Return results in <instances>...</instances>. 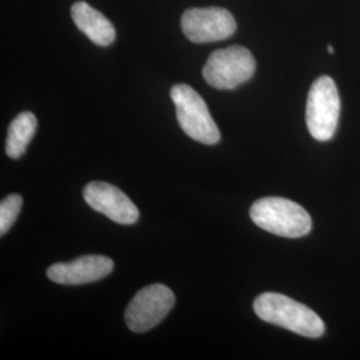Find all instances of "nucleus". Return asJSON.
Here are the masks:
<instances>
[{
  "label": "nucleus",
  "instance_id": "obj_1",
  "mask_svg": "<svg viewBox=\"0 0 360 360\" xmlns=\"http://www.w3.org/2000/svg\"><path fill=\"white\" fill-rule=\"evenodd\" d=\"M254 311L262 321L306 338H321L326 331L324 323L315 311L283 294L264 292L257 296Z\"/></svg>",
  "mask_w": 360,
  "mask_h": 360
},
{
  "label": "nucleus",
  "instance_id": "obj_2",
  "mask_svg": "<svg viewBox=\"0 0 360 360\" xmlns=\"http://www.w3.org/2000/svg\"><path fill=\"white\" fill-rule=\"evenodd\" d=\"M250 217L257 227L283 238H302L312 227L311 217L303 207L278 196L257 200L251 206Z\"/></svg>",
  "mask_w": 360,
  "mask_h": 360
},
{
  "label": "nucleus",
  "instance_id": "obj_3",
  "mask_svg": "<svg viewBox=\"0 0 360 360\" xmlns=\"http://www.w3.org/2000/svg\"><path fill=\"white\" fill-rule=\"evenodd\" d=\"M169 94L184 134L196 142L217 144L220 141V132L205 99L188 84H176Z\"/></svg>",
  "mask_w": 360,
  "mask_h": 360
},
{
  "label": "nucleus",
  "instance_id": "obj_4",
  "mask_svg": "<svg viewBox=\"0 0 360 360\" xmlns=\"http://www.w3.org/2000/svg\"><path fill=\"white\" fill-rule=\"evenodd\" d=\"M340 115V98L333 77H318L309 92L306 122L309 134L319 142H327L335 135Z\"/></svg>",
  "mask_w": 360,
  "mask_h": 360
},
{
  "label": "nucleus",
  "instance_id": "obj_5",
  "mask_svg": "<svg viewBox=\"0 0 360 360\" xmlns=\"http://www.w3.org/2000/svg\"><path fill=\"white\" fill-rule=\"evenodd\" d=\"M257 68L252 53L242 46H231L210 55L203 67L207 83L218 90H233L250 80Z\"/></svg>",
  "mask_w": 360,
  "mask_h": 360
},
{
  "label": "nucleus",
  "instance_id": "obj_6",
  "mask_svg": "<svg viewBox=\"0 0 360 360\" xmlns=\"http://www.w3.org/2000/svg\"><path fill=\"white\" fill-rule=\"evenodd\" d=\"M175 304V295L165 284L147 285L132 297L124 319L129 330L142 334L156 327Z\"/></svg>",
  "mask_w": 360,
  "mask_h": 360
},
{
  "label": "nucleus",
  "instance_id": "obj_7",
  "mask_svg": "<svg viewBox=\"0 0 360 360\" xmlns=\"http://www.w3.org/2000/svg\"><path fill=\"white\" fill-rule=\"evenodd\" d=\"M181 30L193 43H211L232 37L236 22L224 8H190L181 16Z\"/></svg>",
  "mask_w": 360,
  "mask_h": 360
},
{
  "label": "nucleus",
  "instance_id": "obj_8",
  "mask_svg": "<svg viewBox=\"0 0 360 360\" xmlns=\"http://www.w3.org/2000/svg\"><path fill=\"white\" fill-rule=\"evenodd\" d=\"M83 196L87 205L119 224H134L139 219V210L129 196L105 181H91Z\"/></svg>",
  "mask_w": 360,
  "mask_h": 360
},
{
  "label": "nucleus",
  "instance_id": "obj_9",
  "mask_svg": "<svg viewBox=\"0 0 360 360\" xmlns=\"http://www.w3.org/2000/svg\"><path fill=\"white\" fill-rule=\"evenodd\" d=\"M114 270V262L103 255H86L70 262L56 263L47 270L53 283L77 285L101 281Z\"/></svg>",
  "mask_w": 360,
  "mask_h": 360
},
{
  "label": "nucleus",
  "instance_id": "obj_10",
  "mask_svg": "<svg viewBox=\"0 0 360 360\" xmlns=\"http://www.w3.org/2000/svg\"><path fill=\"white\" fill-rule=\"evenodd\" d=\"M71 16L77 28L96 46L107 47L114 43L115 27L86 1H77L71 7Z\"/></svg>",
  "mask_w": 360,
  "mask_h": 360
},
{
  "label": "nucleus",
  "instance_id": "obj_11",
  "mask_svg": "<svg viewBox=\"0 0 360 360\" xmlns=\"http://www.w3.org/2000/svg\"><path fill=\"white\" fill-rule=\"evenodd\" d=\"M38 129V119L32 112L26 111L11 122L7 134L6 154L11 159H19L26 153L27 147Z\"/></svg>",
  "mask_w": 360,
  "mask_h": 360
},
{
  "label": "nucleus",
  "instance_id": "obj_12",
  "mask_svg": "<svg viewBox=\"0 0 360 360\" xmlns=\"http://www.w3.org/2000/svg\"><path fill=\"white\" fill-rule=\"evenodd\" d=\"M23 199L18 193H11L4 198L0 203V233L6 235V232L13 227L15 220L22 210Z\"/></svg>",
  "mask_w": 360,
  "mask_h": 360
},
{
  "label": "nucleus",
  "instance_id": "obj_13",
  "mask_svg": "<svg viewBox=\"0 0 360 360\" xmlns=\"http://www.w3.org/2000/svg\"><path fill=\"white\" fill-rule=\"evenodd\" d=\"M328 52H330V53H334V49H333L331 46H328Z\"/></svg>",
  "mask_w": 360,
  "mask_h": 360
}]
</instances>
